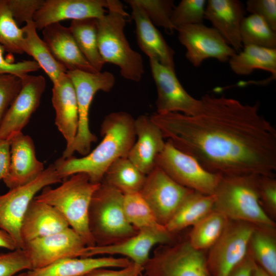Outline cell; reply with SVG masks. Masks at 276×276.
I'll return each instance as SVG.
<instances>
[{
  "label": "cell",
  "mask_w": 276,
  "mask_h": 276,
  "mask_svg": "<svg viewBox=\"0 0 276 276\" xmlns=\"http://www.w3.org/2000/svg\"><path fill=\"white\" fill-rule=\"evenodd\" d=\"M151 73L157 89L156 113L179 112L187 116L197 113L201 99L190 95L178 80L175 71L154 59H149Z\"/></svg>",
  "instance_id": "cell-14"
},
{
  "label": "cell",
  "mask_w": 276,
  "mask_h": 276,
  "mask_svg": "<svg viewBox=\"0 0 276 276\" xmlns=\"http://www.w3.org/2000/svg\"><path fill=\"white\" fill-rule=\"evenodd\" d=\"M0 247L10 250L18 249L17 246L11 236L0 228Z\"/></svg>",
  "instance_id": "cell-48"
},
{
  "label": "cell",
  "mask_w": 276,
  "mask_h": 276,
  "mask_svg": "<svg viewBox=\"0 0 276 276\" xmlns=\"http://www.w3.org/2000/svg\"><path fill=\"white\" fill-rule=\"evenodd\" d=\"M245 7L250 14L262 17L270 28L276 31L275 0H248Z\"/></svg>",
  "instance_id": "cell-44"
},
{
  "label": "cell",
  "mask_w": 276,
  "mask_h": 276,
  "mask_svg": "<svg viewBox=\"0 0 276 276\" xmlns=\"http://www.w3.org/2000/svg\"><path fill=\"white\" fill-rule=\"evenodd\" d=\"M256 262L248 252L244 259L234 267L226 276H251Z\"/></svg>",
  "instance_id": "cell-46"
},
{
  "label": "cell",
  "mask_w": 276,
  "mask_h": 276,
  "mask_svg": "<svg viewBox=\"0 0 276 276\" xmlns=\"http://www.w3.org/2000/svg\"><path fill=\"white\" fill-rule=\"evenodd\" d=\"M10 162V146L8 140H0V180L8 173Z\"/></svg>",
  "instance_id": "cell-47"
},
{
  "label": "cell",
  "mask_w": 276,
  "mask_h": 276,
  "mask_svg": "<svg viewBox=\"0 0 276 276\" xmlns=\"http://www.w3.org/2000/svg\"><path fill=\"white\" fill-rule=\"evenodd\" d=\"M135 142L128 159L147 175L156 166V159L163 150L166 142L159 128L150 117L141 115L134 119Z\"/></svg>",
  "instance_id": "cell-20"
},
{
  "label": "cell",
  "mask_w": 276,
  "mask_h": 276,
  "mask_svg": "<svg viewBox=\"0 0 276 276\" xmlns=\"http://www.w3.org/2000/svg\"><path fill=\"white\" fill-rule=\"evenodd\" d=\"M62 180L51 164L33 181L0 195V228L11 236L18 248H23L20 227L31 201L44 188Z\"/></svg>",
  "instance_id": "cell-8"
},
{
  "label": "cell",
  "mask_w": 276,
  "mask_h": 276,
  "mask_svg": "<svg viewBox=\"0 0 276 276\" xmlns=\"http://www.w3.org/2000/svg\"><path fill=\"white\" fill-rule=\"evenodd\" d=\"M42 33L43 40L52 55L67 71L98 72L81 52L69 28L57 22L44 28Z\"/></svg>",
  "instance_id": "cell-24"
},
{
  "label": "cell",
  "mask_w": 276,
  "mask_h": 276,
  "mask_svg": "<svg viewBox=\"0 0 276 276\" xmlns=\"http://www.w3.org/2000/svg\"><path fill=\"white\" fill-rule=\"evenodd\" d=\"M172 234L167 229H142L134 235L116 243L86 246L77 257H95L101 255H119L144 267L150 258L152 248L157 244H165L172 239Z\"/></svg>",
  "instance_id": "cell-17"
},
{
  "label": "cell",
  "mask_w": 276,
  "mask_h": 276,
  "mask_svg": "<svg viewBox=\"0 0 276 276\" xmlns=\"http://www.w3.org/2000/svg\"><path fill=\"white\" fill-rule=\"evenodd\" d=\"M214 195L192 191L165 225L166 229L173 234L193 226L214 210Z\"/></svg>",
  "instance_id": "cell-27"
},
{
  "label": "cell",
  "mask_w": 276,
  "mask_h": 276,
  "mask_svg": "<svg viewBox=\"0 0 276 276\" xmlns=\"http://www.w3.org/2000/svg\"><path fill=\"white\" fill-rule=\"evenodd\" d=\"M124 194L102 180L94 192L88 212V225L96 245H110L135 235L138 231L126 219Z\"/></svg>",
  "instance_id": "cell-6"
},
{
  "label": "cell",
  "mask_w": 276,
  "mask_h": 276,
  "mask_svg": "<svg viewBox=\"0 0 276 276\" xmlns=\"http://www.w3.org/2000/svg\"><path fill=\"white\" fill-rule=\"evenodd\" d=\"M53 84L52 103L55 111V123L66 142L73 143L78 127V108L75 88L67 73Z\"/></svg>",
  "instance_id": "cell-23"
},
{
  "label": "cell",
  "mask_w": 276,
  "mask_h": 276,
  "mask_svg": "<svg viewBox=\"0 0 276 276\" xmlns=\"http://www.w3.org/2000/svg\"><path fill=\"white\" fill-rule=\"evenodd\" d=\"M206 1L182 0L175 6L171 22L175 30L190 25L203 24Z\"/></svg>",
  "instance_id": "cell-37"
},
{
  "label": "cell",
  "mask_w": 276,
  "mask_h": 276,
  "mask_svg": "<svg viewBox=\"0 0 276 276\" xmlns=\"http://www.w3.org/2000/svg\"><path fill=\"white\" fill-rule=\"evenodd\" d=\"M14 276H24V274H23V273H20V274L16 275H14Z\"/></svg>",
  "instance_id": "cell-50"
},
{
  "label": "cell",
  "mask_w": 276,
  "mask_h": 276,
  "mask_svg": "<svg viewBox=\"0 0 276 276\" xmlns=\"http://www.w3.org/2000/svg\"><path fill=\"white\" fill-rule=\"evenodd\" d=\"M143 9L151 22L172 33L175 28L171 16L175 7L172 0H135Z\"/></svg>",
  "instance_id": "cell-38"
},
{
  "label": "cell",
  "mask_w": 276,
  "mask_h": 276,
  "mask_svg": "<svg viewBox=\"0 0 276 276\" xmlns=\"http://www.w3.org/2000/svg\"><path fill=\"white\" fill-rule=\"evenodd\" d=\"M22 31L14 20L7 0H0V44L6 51L22 54Z\"/></svg>",
  "instance_id": "cell-36"
},
{
  "label": "cell",
  "mask_w": 276,
  "mask_h": 276,
  "mask_svg": "<svg viewBox=\"0 0 276 276\" xmlns=\"http://www.w3.org/2000/svg\"><path fill=\"white\" fill-rule=\"evenodd\" d=\"M146 175L128 157L116 159L107 169L103 179L123 194L140 192Z\"/></svg>",
  "instance_id": "cell-31"
},
{
  "label": "cell",
  "mask_w": 276,
  "mask_h": 276,
  "mask_svg": "<svg viewBox=\"0 0 276 276\" xmlns=\"http://www.w3.org/2000/svg\"><path fill=\"white\" fill-rule=\"evenodd\" d=\"M9 141L10 162L3 180L12 189L33 181L44 169L43 164L37 158L35 146L30 136L20 132L12 136Z\"/></svg>",
  "instance_id": "cell-19"
},
{
  "label": "cell",
  "mask_w": 276,
  "mask_h": 276,
  "mask_svg": "<svg viewBox=\"0 0 276 276\" xmlns=\"http://www.w3.org/2000/svg\"><path fill=\"white\" fill-rule=\"evenodd\" d=\"M5 48L0 44V75L9 74L21 78L32 72L38 71L40 67L34 60H24L12 62L4 57Z\"/></svg>",
  "instance_id": "cell-43"
},
{
  "label": "cell",
  "mask_w": 276,
  "mask_h": 276,
  "mask_svg": "<svg viewBox=\"0 0 276 276\" xmlns=\"http://www.w3.org/2000/svg\"><path fill=\"white\" fill-rule=\"evenodd\" d=\"M176 31L179 42L186 49V57L195 67L209 58L227 62L236 53L213 27L195 24L181 27Z\"/></svg>",
  "instance_id": "cell-13"
},
{
  "label": "cell",
  "mask_w": 276,
  "mask_h": 276,
  "mask_svg": "<svg viewBox=\"0 0 276 276\" xmlns=\"http://www.w3.org/2000/svg\"><path fill=\"white\" fill-rule=\"evenodd\" d=\"M245 13V7L239 0H209L206 1L204 19L211 22L213 28L238 53L243 47L240 28Z\"/></svg>",
  "instance_id": "cell-21"
},
{
  "label": "cell",
  "mask_w": 276,
  "mask_h": 276,
  "mask_svg": "<svg viewBox=\"0 0 276 276\" xmlns=\"http://www.w3.org/2000/svg\"><path fill=\"white\" fill-rule=\"evenodd\" d=\"M31 270L30 261L24 249L0 254V276H14L23 270Z\"/></svg>",
  "instance_id": "cell-39"
},
{
  "label": "cell",
  "mask_w": 276,
  "mask_h": 276,
  "mask_svg": "<svg viewBox=\"0 0 276 276\" xmlns=\"http://www.w3.org/2000/svg\"><path fill=\"white\" fill-rule=\"evenodd\" d=\"M200 99L195 115L155 112L150 117L165 139L208 171L274 176L276 130L260 112L259 102L244 104L213 94Z\"/></svg>",
  "instance_id": "cell-1"
},
{
  "label": "cell",
  "mask_w": 276,
  "mask_h": 276,
  "mask_svg": "<svg viewBox=\"0 0 276 276\" xmlns=\"http://www.w3.org/2000/svg\"><path fill=\"white\" fill-rule=\"evenodd\" d=\"M21 87L0 124V140H8L22 132L39 106L46 87L41 75L27 74L22 77Z\"/></svg>",
  "instance_id": "cell-15"
},
{
  "label": "cell",
  "mask_w": 276,
  "mask_h": 276,
  "mask_svg": "<svg viewBox=\"0 0 276 276\" xmlns=\"http://www.w3.org/2000/svg\"><path fill=\"white\" fill-rule=\"evenodd\" d=\"M259 177L256 174L222 176L213 194L214 210L230 220L275 227L274 220L260 204Z\"/></svg>",
  "instance_id": "cell-5"
},
{
  "label": "cell",
  "mask_w": 276,
  "mask_h": 276,
  "mask_svg": "<svg viewBox=\"0 0 276 276\" xmlns=\"http://www.w3.org/2000/svg\"><path fill=\"white\" fill-rule=\"evenodd\" d=\"M156 166L179 185L205 195L214 194L222 177L205 170L168 141L156 157Z\"/></svg>",
  "instance_id": "cell-10"
},
{
  "label": "cell",
  "mask_w": 276,
  "mask_h": 276,
  "mask_svg": "<svg viewBox=\"0 0 276 276\" xmlns=\"http://www.w3.org/2000/svg\"><path fill=\"white\" fill-rule=\"evenodd\" d=\"M108 11L97 19L98 46L105 63L118 66L121 75L128 80L139 82L144 73L142 55L130 47L124 34L126 17L121 2L107 0Z\"/></svg>",
  "instance_id": "cell-3"
},
{
  "label": "cell",
  "mask_w": 276,
  "mask_h": 276,
  "mask_svg": "<svg viewBox=\"0 0 276 276\" xmlns=\"http://www.w3.org/2000/svg\"><path fill=\"white\" fill-rule=\"evenodd\" d=\"M192 191L175 181L156 166L146 175L139 193L151 209L158 222L165 227Z\"/></svg>",
  "instance_id": "cell-12"
},
{
  "label": "cell",
  "mask_w": 276,
  "mask_h": 276,
  "mask_svg": "<svg viewBox=\"0 0 276 276\" xmlns=\"http://www.w3.org/2000/svg\"><path fill=\"white\" fill-rule=\"evenodd\" d=\"M251 223L229 219L222 235L210 248L207 264L212 276H226L247 254Z\"/></svg>",
  "instance_id": "cell-11"
},
{
  "label": "cell",
  "mask_w": 276,
  "mask_h": 276,
  "mask_svg": "<svg viewBox=\"0 0 276 276\" xmlns=\"http://www.w3.org/2000/svg\"><path fill=\"white\" fill-rule=\"evenodd\" d=\"M74 85L78 108V127L72 144L65 148L62 157L68 158L75 152L86 155L90 152L91 145L98 139L89 128V112L95 95L99 90L109 92L115 84V77L110 72L90 73L75 70L67 71Z\"/></svg>",
  "instance_id": "cell-7"
},
{
  "label": "cell",
  "mask_w": 276,
  "mask_h": 276,
  "mask_svg": "<svg viewBox=\"0 0 276 276\" xmlns=\"http://www.w3.org/2000/svg\"><path fill=\"white\" fill-rule=\"evenodd\" d=\"M240 36L243 46L276 48V31L262 17L256 14L244 17L241 25Z\"/></svg>",
  "instance_id": "cell-35"
},
{
  "label": "cell",
  "mask_w": 276,
  "mask_h": 276,
  "mask_svg": "<svg viewBox=\"0 0 276 276\" xmlns=\"http://www.w3.org/2000/svg\"><path fill=\"white\" fill-rule=\"evenodd\" d=\"M251 276H271L256 263Z\"/></svg>",
  "instance_id": "cell-49"
},
{
  "label": "cell",
  "mask_w": 276,
  "mask_h": 276,
  "mask_svg": "<svg viewBox=\"0 0 276 276\" xmlns=\"http://www.w3.org/2000/svg\"><path fill=\"white\" fill-rule=\"evenodd\" d=\"M131 8V16L136 28L137 44L149 58L175 71L174 51L168 45L160 32L151 22L135 0L126 1Z\"/></svg>",
  "instance_id": "cell-22"
},
{
  "label": "cell",
  "mask_w": 276,
  "mask_h": 276,
  "mask_svg": "<svg viewBox=\"0 0 276 276\" xmlns=\"http://www.w3.org/2000/svg\"><path fill=\"white\" fill-rule=\"evenodd\" d=\"M258 192L262 207L274 220L276 217V180L274 176L259 175Z\"/></svg>",
  "instance_id": "cell-41"
},
{
  "label": "cell",
  "mask_w": 276,
  "mask_h": 276,
  "mask_svg": "<svg viewBox=\"0 0 276 276\" xmlns=\"http://www.w3.org/2000/svg\"><path fill=\"white\" fill-rule=\"evenodd\" d=\"M68 28L84 57L97 72H101L105 62L98 46L97 19L72 20Z\"/></svg>",
  "instance_id": "cell-32"
},
{
  "label": "cell",
  "mask_w": 276,
  "mask_h": 276,
  "mask_svg": "<svg viewBox=\"0 0 276 276\" xmlns=\"http://www.w3.org/2000/svg\"><path fill=\"white\" fill-rule=\"evenodd\" d=\"M70 227L61 214L53 206L34 199L22 221L20 236L23 247L33 240L49 236Z\"/></svg>",
  "instance_id": "cell-25"
},
{
  "label": "cell",
  "mask_w": 276,
  "mask_h": 276,
  "mask_svg": "<svg viewBox=\"0 0 276 276\" xmlns=\"http://www.w3.org/2000/svg\"><path fill=\"white\" fill-rule=\"evenodd\" d=\"M144 271V267L132 263L120 270H112L108 268L96 269L84 276H140Z\"/></svg>",
  "instance_id": "cell-45"
},
{
  "label": "cell",
  "mask_w": 276,
  "mask_h": 276,
  "mask_svg": "<svg viewBox=\"0 0 276 276\" xmlns=\"http://www.w3.org/2000/svg\"><path fill=\"white\" fill-rule=\"evenodd\" d=\"M123 208L127 220L137 231L165 230L139 192L124 194Z\"/></svg>",
  "instance_id": "cell-34"
},
{
  "label": "cell",
  "mask_w": 276,
  "mask_h": 276,
  "mask_svg": "<svg viewBox=\"0 0 276 276\" xmlns=\"http://www.w3.org/2000/svg\"><path fill=\"white\" fill-rule=\"evenodd\" d=\"M144 276H212L207 256L189 241L158 247L144 265Z\"/></svg>",
  "instance_id": "cell-9"
},
{
  "label": "cell",
  "mask_w": 276,
  "mask_h": 276,
  "mask_svg": "<svg viewBox=\"0 0 276 276\" xmlns=\"http://www.w3.org/2000/svg\"><path fill=\"white\" fill-rule=\"evenodd\" d=\"M44 0H7L12 15L18 25L33 20Z\"/></svg>",
  "instance_id": "cell-42"
},
{
  "label": "cell",
  "mask_w": 276,
  "mask_h": 276,
  "mask_svg": "<svg viewBox=\"0 0 276 276\" xmlns=\"http://www.w3.org/2000/svg\"><path fill=\"white\" fill-rule=\"evenodd\" d=\"M87 246L84 240L71 227L24 244L32 269L49 265L60 260L77 257L79 252ZM31 269V270H32Z\"/></svg>",
  "instance_id": "cell-16"
},
{
  "label": "cell",
  "mask_w": 276,
  "mask_h": 276,
  "mask_svg": "<svg viewBox=\"0 0 276 276\" xmlns=\"http://www.w3.org/2000/svg\"><path fill=\"white\" fill-rule=\"evenodd\" d=\"M102 141L88 154L77 158H59L54 163L62 179L83 173L91 182H101L108 167L116 159L127 157L136 140L134 119L128 112L110 113L103 120L100 128Z\"/></svg>",
  "instance_id": "cell-2"
},
{
  "label": "cell",
  "mask_w": 276,
  "mask_h": 276,
  "mask_svg": "<svg viewBox=\"0 0 276 276\" xmlns=\"http://www.w3.org/2000/svg\"><path fill=\"white\" fill-rule=\"evenodd\" d=\"M21 29L23 52L32 56L52 83H55L66 73V70L55 59L46 43L39 37L33 20L27 22Z\"/></svg>",
  "instance_id": "cell-28"
},
{
  "label": "cell",
  "mask_w": 276,
  "mask_h": 276,
  "mask_svg": "<svg viewBox=\"0 0 276 276\" xmlns=\"http://www.w3.org/2000/svg\"><path fill=\"white\" fill-rule=\"evenodd\" d=\"M228 220L224 215L213 210L193 226L189 242L197 250L210 249L222 235Z\"/></svg>",
  "instance_id": "cell-33"
},
{
  "label": "cell",
  "mask_w": 276,
  "mask_h": 276,
  "mask_svg": "<svg viewBox=\"0 0 276 276\" xmlns=\"http://www.w3.org/2000/svg\"><path fill=\"white\" fill-rule=\"evenodd\" d=\"M21 78L14 75H0V124L21 87Z\"/></svg>",
  "instance_id": "cell-40"
},
{
  "label": "cell",
  "mask_w": 276,
  "mask_h": 276,
  "mask_svg": "<svg viewBox=\"0 0 276 276\" xmlns=\"http://www.w3.org/2000/svg\"><path fill=\"white\" fill-rule=\"evenodd\" d=\"M132 263L129 259L112 257H70L45 267L28 270L24 276H84L100 268H123Z\"/></svg>",
  "instance_id": "cell-26"
},
{
  "label": "cell",
  "mask_w": 276,
  "mask_h": 276,
  "mask_svg": "<svg viewBox=\"0 0 276 276\" xmlns=\"http://www.w3.org/2000/svg\"><path fill=\"white\" fill-rule=\"evenodd\" d=\"M275 227L256 226L248 252L256 263L271 276H276Z\"/></svg>",
  "instance_id": "cell-30"
},
{
  "label": "cell",
  "mask_w": 276,
  "mask_h": 276,
  "mask_svg": "<svg viewBox=\"0 0 276 276\" xmlns=\"http://www.w3.org/2000/svg\"><path fill=\"white\" fill-rule=\"evenodd\" d=\"M232 71L238 75H248L256 70L270 73L276 77V48L256 45L243 46L242 49L228 61Z\"/></svg>",
  "instance_id": "cell-29"
},
{
  "label": "cell",
  "mask_w": 276,
  "mask_h": 276,
  "mask_svg": "<svg viewBox=\"0 0 276 276\" xmlns=\"http://www.w3.org/2000/svg\"><path fill=\"white\" fill-rule=\"evenodd\" d=\"M100 183L90 181L87 175L76 173L59 187L44 188L35 199L55 208L70 227L85 241L87 246L95 245L88 225V212L92 196Z\"/></svg>",
  "instance_id": "cell-4"
},
{
  "label": "cell",
  "mask_w": 276,
  "mask_h": 276,
  "mask_svg": "<svg viewBox=\"0 0 276 276\" xmlns=\"http://www.w3.org/2000/svg\"><path fill=\"white\" fill-rule=\"evenodd\" d=\"M107 0H45L36 12L33 21L37 30L66 19H99L107 12Z\"/></svg>",
  "instance_id": "cell-18"
},
{
  "label": "cell",
  "mask_w": 276,
  "mask_h": 276,
  "mask_svg": "<svg viewBox=\"0 0 276 276\" xmlns=\"http://www.w3.org/2000/svg\"><path fill=\"white\" fill-rule=\"evenodd\" d=\"M140 276H144V275L143 273H142Z\"/></svg>",
  "instance_id": "cell-51"
}]
</instances>
